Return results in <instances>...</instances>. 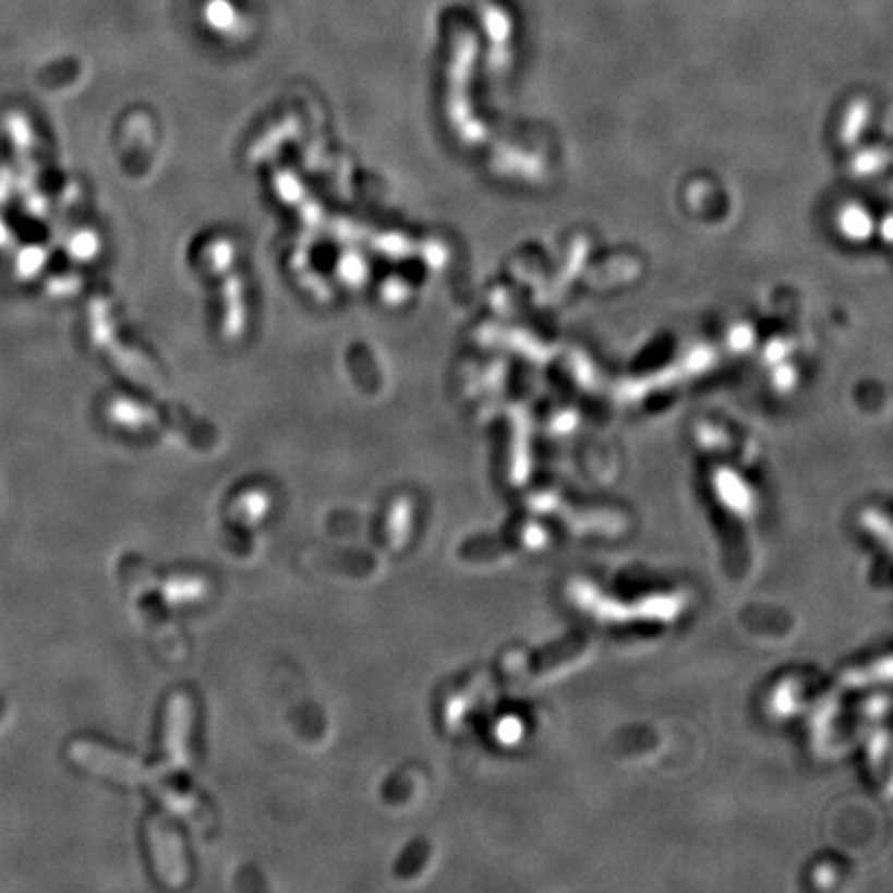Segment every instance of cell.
I'll return each mask as SVG.
<instances>
[{
  "label": "cell",
  "instance_id": "1",
  "mask_svg": "<svg viewBox=\"0 0 893 893\" xmlns=\"http://www.w3.org/2000/svg\"><path fill=\"white\" fill-rule=\"evenodd\" d=\"M191 717H193V703L184 693H179L168 708V733H166V751L170 768L184 770L189 763L186 753V740L191 733Z\"/></svg>",
  "mask_w": 893,
  "mask_h": 893
}]
</instances>
